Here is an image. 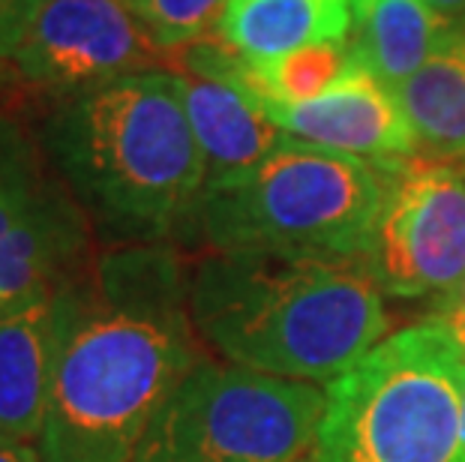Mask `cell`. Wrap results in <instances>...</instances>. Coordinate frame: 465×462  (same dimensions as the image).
Returning <instances> with one entry per match:
<instances>
[{
  "label": "cell",
  "instance_id": "7402d4cb",
  "mask_svg": "<svg viewBox=\"0 0 465 462\" xmlns=\"http://www.w3.org/2000/svg\"><path fill=\"white\" fill-rule=\"evenodd\" d=\"M444 324H448V328H450L453 333H457L460 342L465 346V319H450V321H444Z\"/></svg>",
  "mask_w": 465,
  "mask_h": 462
},
{
  "label": "cell",
  "instance_id": "9c48e42d",
  "mask_svg": "<svg viewBox=\"0 0 465 462\" xmlns=\"http://www.w3.org/2000/svg\"><path fill=\"white\" fill-rule=\"evenodd\" d=\"M163 57L126 0H43L9 66L22 82L66 96L130 73L165 70Z\"/></svg>",
  "mask_w": 465,
  "mask_h": 462
},
{
  "label": "cell",
  "instance_id": "30bf717a",
  "mask_svg": "<svg viewBox=\"0 0 465 462\" xmlns=\"http://www.w3.org/2000/svg\"><path fill=\"white\" fill-rule=\"evenodd\" d=\"M172 70L181 78L186 117L199 142L207 186L243 178L289 139L225 70L223 39L207 36L181 48V61Z\"/></svg>",
  "mask_w": 465,
  "mask_h": 462
},
{
  "label": "cell",
  "instance_id": "52a82bcc",
  "mask_svg": "<svg viewBox=\"0 0 465 462\" xmlns=\"http://www.w3.org/2000/svg\"><path fill=\"white\" fill-rule=\"evenodd\" d=\"M91 231L39 139L0 117V319L82 280L94 264Z\"/></svg>",
  "mask_w": 465,
  "mask_h": 462
},
{
  "label": "cell",
  "instance_id": "4fadbf2b",
  "mask_svg": "<svg viewBox=\"0 0 465 462\" xmlns=\"http://www.w3.org/2000/svg\"><path fill=\"white\" fill-rule=\"evenodd\" d=\"M418 142V156L453 162L465 156V22L435 45L418 73L393 87Z\"/></svg>",
  "mask_w": 465,
  "mask_h": 462
},
{
  "label": "cell",
  "instance_id": "5bb4252c",
  "mask_svg": "<svg viewBox=\"0 0 465 462\" xmlns=\"http://www.w3.org/2000/svg\"><path fill=\"white\" fill-rule=\"evenodd\" d=\"M216 39L243 61H273L294 48L351 36V0H229Z\"/></svg>",
  "mask_w": 465,
  "mask_h": 462
},
{
  "label": "cell",
  "instance_id": "7a4b0ae2",
  "mask_svg": "<svg viewBox=\"0 0 465 462\" xmlns=\"http://www.w3.org/2000/svg\"><path fill=\"white\" fill-rule=\"evenodd\" d=\"M36 139L112 247L193 238L207 172L172 66L57 96Z\"/></svg>",
  "mask_w": 465,
  "mask_h": 462
},
{
  "label": "cell",
  "instance_id": "3957f363",
  "mask_svg": "<svg viewBox=\"0 0 465 462\" xmlns=\"http://www.w3.org/2000/svg\"><path fill=\"white\" fill-rule=\"evenodd\" d=\"M190 316L234 367L331 385L388 337L384 294L361 261L207 252L190 268Z\"/></svg>",
  "mask_w": 465,
  "mask_h": 462
},
{
  "label": "cell",
  "instance_id": "cb8c5ba5",
  "mask_svg": "<svg viewBox=\"0 0 465 462\" xmlns=\"http://www.w3.org/2000/svg\"><path fill=\"white\" fill-rule=\"evenodd\" d=\"M298 462H315V459H312V454H310V457H303V459H298Z\"/></svg>",
  "mask_w": 465,
  "mask_h": 462
},
{
  "label": "cell",
  "instance_id": "6da1fadb",
  "mask_svg": "<svg viewBox=\"0 0 465 462\" xmlns=\"http://www.w3.org/2000/svg\"><path fill=\"white\" fill-rule=\"evenodd\" d=\"M190 268L172 243H117L64 291V330L36 450L43 462H133L199 367Z\"/></svg>",
  "mask_w": 465,
  "mask_h": 462
},
{
  "label": "cell",
  "instance_id": "9a60e30c",
  "mask_svg": "<svg viewBox=\"0 0 465 462\" xmlns=\"http://www.w3.org/2000/svg\"><path fill=\"white\" fill-rule=\"evenodd\" d=\"M450 25L427 0H351L354 52L388 87L418 73Z\"/></svg>",
  "mask_w": 465,
  "mask_h": 462
},
{
  "label": "cell",
  "instance_id": "8992f818",
  "mask_svg": "<svg viewBox=\"0 0 465 462\" xmlns=\"http://www.w3.org/2000/svg\"><path fill=\"white\" fill-rule=\"evenodd\" d=\"M312 381L202 358L147 429L133 462H298L324 415Z\"/></svg>",
  "mask_w": 465,
  "mask_h": 462
},
{
  "label": "cell",
  "instance_id": "d4e9b609",
  "mask_svg": "<svg viewBox=\"0 0 465 462\" xmlns=\"http://www.w3.org/2000/svg\"><path fill=\"white\" fill-rule=\"evenodd\" d=\"M0 84H4V75H0Z\"/></svg>",
  "mask_w": 465,
  "mask_h": 462
},
{
  "label": "cell",
  "instance_id": "ba28073f",
  "mask_svg": "<svg viewBox=\"0 0 465 462\" xmlns=\"http://www.w3.org/2000/svg\"><path fill=\"white\" fill-rule=\"evenodd\" d=\"M361 264L384 298L448 300L465 280V172L402 160Z\"/></svg>",
  "mask_w": 465,
  "mask_h": 462
},
{
  "label": "cell",
  "instance_id": "277c9868",
  "mask_svg": "<svg viewBox=\"0 0 465 462\" xmlns=\"http://www.w3.org/2000/svg\"><path fill=\"white\" fill-rule=\"evenodd\" d=\"M400 162L358 160L289 135L243 178L207 186L193 238L211 252L361 261Z\"/></svg>",
  "mask_w": 465,
  "mask_h": 462
},
{
  "label": "cell",
  "instance_id": "d6986e66",
  "mask_svg": "<svg viewBox=\"0 0 465 462\" xmlns=\"http://www.w3.org/2000/svg\"><path fill=\"white\" fill-rule=\"evenodd\" d=\"M0 462H43V457L31 441L0 436Z\"/></svg>",
  "mask_w": 465,
  "mask_h": 462
},
{
  "label": "cell",
  "instance_id": "ac0fdd59",
  "mask_svg": "<svg viewBox=\"0 0 465 462\" xmlns=\"http://www.w3.org/2000/svg\"><path fill=\"white\" fill-rule=\"evenodd\" d=\"M43 0H0V64H9L25 43Z\"/></svg>",
  "mask_w": 465,
  "mask_h": 462
},
{
  "label": "cell",
  "instance_id": "44dd1931",
  "mask_svg": "<svg viewBox=\"0 0 465 462\" xmlns=\"http://www.w3.org/2000/svg\"><path fill=\"white\" fill-rule=\"evenodd\" d=\"M427 4L448 22H465V0H427Z\"/></svg>",
  "mask_w": 465,
  "mask_h": 462
},
{
  "label": "cell",
  "instance_id": "7c38bea8",
  "mask_svg": "<svg viewBox=\"0 0 465 462\" xmlns=\"http://www.w3.org/2000/svg\"><path fill=\"white\" fill-rule=\"evenodd\" d=\"M61 330L64 291L0 319V436L39 441Z\"/></svg>",
  "mask_w": 465,
  "mask_h": 462
},
{
  "label": "cell",
  "instance_id": "2e32d148",
  "mask_svg": "<svg viewBox=\"0 0 465 462\" xmlns=\"http://www.w3.org/2000/svg\"><path fill=\"white\" fill-rule=\"evenodd\" d=\"M358 64L361 57L354 52L351 36L294 48V52L273 57V61H243L241 54L225 45V70L259 105L315 100L324 91H331L333 84H340Z\"/></svg>",
  "mask_w": 465,
  "mask_h": 462
},
{
  "label": "cell",
  "instance_id": "e0dca14e",
  "mask_svg": "<svg viewBox=\"0 0 465 462\" xmlns=\"http://www.w3.org/2000/svg\"><path fill=\"white\" fill-rule=\"evenodd\" d=\"M165 54L216 34L229 0H126Z\"/></svg>",
  "mask_w": 465,
  "mask_h": 462
},
{
  "label": "cell",
  "instance_id": "8fae6325",
  "mask_svg": "<svg viewBox=\"0 0 465 462\" xmlns=\"http://www.w3.org/2000/svg\"><path fill=\"white\" fill-rule=\"evenodd\" d=\"M264 114L292 139L370 162H400L418 156V142L402 105L381 78L363 64L306 103H267Z\"/></svg>",
  "mask_w": 465,
  "mask_h": 462
},
{
  "label": "cell",
  "instance_id": "603a6c76",
  "mask_svg": "<svg viewBox=\"0 0 465 462\" xmlns=\"http://www.w3.org/2000/svg\"><path fill=\"white\" fill-rule=\"evenodd\" d=\"M462 454H465V388H462Z\"/></svg>",
  "mask_w": 465,
  "mask_h": 462
},
{
  "label": "cell",
  "instance_id": "5b68a950",
  "mask_svg": "<svg viewBox=\"0 0 465 462\" xmlns=\"http://www.w3.org/2000/svg\"><path fill=\"white\" fill-rule=\"evenodd\" d=\"M465 346L444 321L388 333L324 385L315 462H465Z\"/></svg>",
  "mask_w": 465,
  "mask_h": 462
},
{
  "label": "cell",
  "instance_id": "ffe728a7",
  "mask_svg": "<svg viewBox=\"0 0 465 462\" xmlns=\"http://www.w3.org/2000/svg\"><path fill=\"white\" fill-rule=\"evenodd\" d=\"M435 321H450V319H465V280L457 291L450 294L448 300H441L439 307H432V316Z\"/></svg>",
  "mask_w": 465,
  "mask_h": 462
}]
</instances>
